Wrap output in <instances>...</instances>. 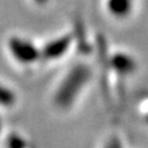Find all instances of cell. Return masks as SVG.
<instances>
[{
  "instance_id": "6da1fadb",
  "label": "cell",
  "mask_w": 148,
  "mask_h": 148,
  "mask_svg": "<svg viewBox=\"0 0 148 148\" xmlns=\"http://www.w3.org/2000/svg\"><path fill=\"white\" fill-rule=\"evenodd\" d=\"M90 77V71L83 66L77 65L73 68L68 76L64 78L62 84L60 85L56 95H55V103L60 107H68L75 101L77 95L88 83Z\"/></svg>"
},
{
  "instance_id": "7a4b0ae2",
  "label": "cell",
  "mask_w": 148,
  "mask_h": 148,
  "mask_svg": "<svg viewBox=\"0 0 148 148\" xmlns=\"http://www.w3.org/2000/svg\"><path fill=\"white\" fill-rule=\"evenodd\" d=\"M8 46L12 55L22 63H32L39 57L38 49L29 42H26L21 39H11Z\"/></svg>"
},
{
  "instance_id": "3957f363",
  "label": "cell",
  "mask_w": 148,
  "mask_h": 148,
  "mask_svg": "<svg viewBox=\"0 0 148 148\" xmlns=\"http://www.w3.org/2000/svg\"><path fill=\"white\" fill-rule=\"evenodd\" d=\"M66 46H68V42L66 40H58L54 43H50L46 47L43 54L46 57L48 58H55V57H58L61 56L64 50L66 49Z\"/></svg>"
},
{
  "instance_id": "277c9868",
  "label": "cell",
  "mask_w": 148,
  "mask_h": 148,
  "mask_svg": "<svg viewBox=\"0 0 148 148\" xmlns=\"http://www.w3.org/2000/svg\"><path fill=\"white\" fill-rule=\"evenodd\" d=\"M15 103V95L12 90L6 86L0 85V105L3 106H12Z\"/></svg>"
},
{
  "instance_id": "5b68a950",
  "label": "cell",
  "mask_w": 148,
  "mask_h": 148,
  "mask_svg": "<svg viewBox=\"0 0 148 148\" xmlns=\"http://www.w3.org/2000/svg\"><path fill=\"white\" fill-rule=\"evenodd\" d=\"M7 148H26V141L18 134H10L6 141Z\"/></svg>"
},
{
  "instance_id": "8992f818",
  "label": "cell",
  "mask_w": 148,
  "mask_h": 148,
  "mask_svg": "<svg viewBox=\"0 0 148 148\" xmlns=\"http://www.w3.org/2000/svg\"><path fill=\"white\" fill-rule=\"evenodd\" d=\"M0 132H1V120H0Z\"/></svg>"
}]
</instances>
